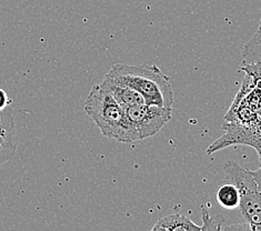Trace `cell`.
<instances>
[{"label": "cell", "mask_w": 261, "mask_h": 231, "mask_svg": "<svg viewBox=\"0 0 261 231\" xmlns=\"http://www.w3.org/2000/svg\"><path fill=\"white\" fill-rule=\"evenodd\" d=\"M126 112L142 140L158 134L165 127L171 119L172 107L142 104L126 108Z\"/></svg>", "instance_id": "obj_4"}, {"label": "cell", "mask_w": 261, "mask_h": 231, "mask_svg": "<svg viewBox=\"0 0 261 231\" xmlns=\"http://www.w3.org/2000/svg\"><path fill=\"white\" fill-rule=\"evenodd\" d=\"M16 152V149L7 148V147H0V167L4 166L6 162H8L14 157Z\"/></svg>", "instance_id": "obj_11"}, {"label": "cell", "mask_w": 261, "mask_h": 231, "mask_svg": "<svg viewBox=\"0 0 261 231\" xmlns=\"http://www.w3.org/2000/svg\"><path fill=\"white\" fill-rule=\"evenodd\" d=\"M100 87L103 90L109 92L115 98V100L125 109L135 105L145 104L144 97L138 91H136L126 85L118 83V81L110 79L107 76L105 77L103 81L100 84Z\"/></svg>", "instance_id": "obj_5"}, {"label": "cell", "mask_w": 261, "mask_h": 231, "mask_svg": "<svg viewBox=\"0 0 261 231\" xmlns=\"http://www.w3.org/2000/svg\"><path fill=\"white\" fill-rule=\"evenodd\" d=\"M251 174L253 176L254 180H256V183L258 185V188L261 192V168H259V169L256 170V171H251Z\"/></svg>", "instance_id": "obj_14"}, {"label": "cell", "mask_w": 261, "mask_h": 231, "mask_svg": "<svg viewBox=\"0 0 261 231\" xmlns=\"http://www.w3.org/2000/svg\"><path fill=\"white\" fill-rule=\"evenodd\" d=\"M223 171L225 179L239 190V209L245 222L249 224L252 231H261V192L251 171L232 160H228L223 165Z\"/></svg>", "instance_id": "obj_3"}, {"label": "cell", "mask_w": 261, "mask_h": 231, "mask_svg": "<svg viewBox=\"0 0 261 231\" xmlns=\"http://www.w3.org/2000/svg\"><path fill=\"white\" fill-rule=\"evenodd\" d=\"M0 147L12 148L17 150L14 110L10 106L0 111Z\"/></svg>", "instance_id": "obj_7"}, {"label": "cell", "mask_w": 261, "mask_h": 231, "mask_svg": "<svg viewBox=\"0 0 261 231\" xmlns=\"http://www.w3.org/2000/svg\"><path fill=\"white\" fill-rule=\"evenodd\" d=\"M261 65V20L258 30L242 48V67Z\"/></svg>", "instance_id": "obj_8"}, {"label": "cell", "mask_w": 261, "mask_h": 231, "mask_svg": "<svg viewBox=\"0 0 261 231\" xmlns=\"http://www.w3.org/2000/svg\"><path fill=\"white\" fill-rule=\"evenodd\" d=\"M217 201L219 202L222 208L225 209H236L239 208L240 193L237 187L233 184L228 183L222 185L217 191Z\"/></svg>", "instance_id": "obj_9"}, {"label": "cell", "mask_w": 261, "mask_h": 231, "mask_svg": "<svg viewBox=\"0 0 261 231\" xmlns=\"http://www.w3.org/2000/svg\"><path fill=\"white\" fill-rule=\"evenodd\" d=\"M11 104V99H9L8 95L4 89L0 88V111L9 107Z\"/></svg>", "instance_id": "obj_12"}, {"label": "cell", "mask_w": 261, "mask_h": 231, "mask_svg": "<svg viewBox=\"0 0 261 231\" xmlns=\"http://www.w3.org/2000/svg\"><path fill=\"white\" fill-rule=\"evenodd\" d=\"M201 220H202L201 231H217V230H222V227H223L222 224L225 222L226 218L222 215L210 216L208 209L202 207Z\"/></svg>", "instance_id": "obj_10"}, {"label": "cell", "mask_w": 261, "mask_h": 231, "mask_svg": "<svg viewBox=\"0 0 261 231\" xmlns=\"http://www.w3.org/2000/svg\"><path fill=\"white\" fill-rule=\"evenodd\" d=\"M152 231H201V226L192 221L189 217L175 214L159 219L151 228Z\"/></svg>", "instance_id": "obj_6"}, {"label": "cell", "mask_w": 261, "mask_h": 231, "mask_svg": "<svg viewBox=\"0 0 261 231\" xmlns=\"http://www.w3.org/2000/svg\"><path fill=\"white\" fill-rule=\"evenodd\" d=\"M85 110L107 138L123 143L140 140L138 131L128 117L126 109L109 92L103 90L100 85L92 87L85 102Z\"/></svg>", "instance_id": "obj_1"}, {"label": "cell", "mask_w": 261, "mask_h": 231, "mask_svg": "<svg viewBox=\"0 0 261 231\" xmlns=\"http://www.w3.org/2000/svg\"><path fill=\"white\" fill-rule=\"evenodd\" d=\"M106 76L138 91L147 105L172 107L175 96L171 79L157 66L116 64Z\"/></svg>", "instance_id": "obj_2"}, {"label": "cell", "mask_w": 261, "mask_h": 231, "mask_svg": "<svg viewBox=\"0 0 261 231\" xmlns=\"http://www.w3.org/2000/svg\"><path fill=\"white\" fill-rule=\"evenodd\" d=\"M222 230H251L249 224L244 222V223H238V224H232V226H228V227H222Z\"/></svg>", "instance_id": "obj_13"}, {"label": "cell", "mask_w": 261, "mask_h": 231, "mask_svg": "<svg viewBox=\"0 0 261 231\" xmlns=\"http://www.w3.org/2000/svg\"><path fill=\"white\" fill-rule=\"evenodd\" d=\"M254 149H256V151L258 152V156H259V164H260V168H261V145H257L253 147Z\"/></svg>", "instance_id": "obj_15"}]
</instances>
